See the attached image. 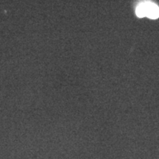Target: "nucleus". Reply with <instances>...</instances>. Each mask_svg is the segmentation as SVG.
Wrapping results in <instances>:
<instances>
[{"instance_id":"1","label":"nucleus","mask_w":159,"mask_h":159,"mask_svg":"<svg viewBox=\"0 0 159 159\" xmlns=\"http://www.w3.org/2000/svg\"><path fill=\"white\" fill-rule=\"evenodd\" d=\"M136 14L139 18L147 16L149 19H156L159 17V7L155 3L145 2L138 5L136 10Z\"/></svg>"}]
</instances>
